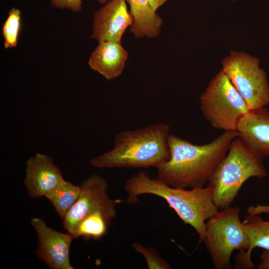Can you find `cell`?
I'll return each mask as SVG.
<instances>
[{
	"instance_id": "obj_22",
	"label": "cell",
	"mask_w": 269,
	"mask_h": 269,
	"mask_svg": "<svg viewBox=\"0 0 269 269\" xmlns=\"http://www.w3.org/2000/svg\"><path fill=\"white\" fill-rule=\"evenodd\" d=\"M151 8L155 11L167 0H148Z\"/></svg>"
},
{
	"instance_id": "obj_12",
	"label": "cell",
	"mask_w": 269,
	"mask_h": 269,
	"mask_svg": "<svg viewBox=\"0 0 269 269\" xmlns=\"http://www.w3.org/2000/svg\"><path fill=\"white\" fill-rule=\"evenodd\" d=\"M237 131L264 157L269 156V111L266 107L250 110L239 122Z\"/></svg>"
},
{
	"instance_id": "obj_7",
	"label": "cell",
	"mask_w": 269,
	"mask_h": 269,
	"mask_svg": "<svg viewBox=\"0 0 269 269\" xmlns=\"http://www.w3.org/2000/svg\"><path fill=\"white\" fill-rule=\"evenodd\" d=\"M222 70L250 110L269 105V84L259 60L247 53L232 50L222 60Z\"/></svg>"
},
{
	"instance_id": "obj_24",
	"label": "cell",
	"mask_w": 269,
	"mask_h": 269,
	"mask_svg": "<svg viewBox=\"0 0 269 269\" xmlns=\"http://www.w3.org/2000/svg\"><path fill=\"white\" fill-rule=\"evenodd\" d=\"M96 0L101 4H105L111 0Z\"/></svg>"
},
{
	"instance_id": "obj_13",
	"label": "cell",
	"mask_w": 269,
	"mask_h": 269,
	"mask_svg": "<svg viewBox=\"0 0 269 269\" xmlns=\"http://www.w3.org/2000/svg\"><path fill=\"white\" fill-rule=\"evenodd\" d=\"M128 55L121 42L101 41L91 53L88 64L106 79H114L121 74Z\"/></svg>"
},
{
	"instance_id": "obj_11",
	"label": "cell",
	"mask_w": 269,
	"mask_h": 269,
	"mask_svg": "<svg viewBox=\"0 0 269 269\" xmlns=\"http://www.w3.org/2000/svg\"><path fill=\"white\" fill-rule=\"evenodd\" d=\"M23 180L27 192L31 198L44 196L64 179L58 167L50 156L36 153L25 164Z\"/></svg>"
},
{
	"instance_id": "obj_18",
	"label": "cell",
	"mask_w": 269,
	"mask_h": 269,
	"mask_svg": "<svg viewBox=\"0 0 269 269\" xmlns=\"http://www.w3.org/2000/svg\"><path fill=\"white\" fill-rule=\"evenodd\" d=\"M21 25L20 10L14 7H11L2 26V34L5 48H11L17 46Z\"/></svg>"
},
{
	"instance_id": "obj_19",
	"label": "cell",
	"mask_w": 269,
	"mask_h": 269,
	"mask_svg": "<svg viewBox=\"0 0 269 269\" xmlns=\"http://www.w3.org/2000/svg\"><path fill=\"white\" fill-rule=\"evenodd\" d=\"M132 248L145 259L149 269H170V264L162 258L158 252L153 248L145 247L141 244L134 242Z\"/></svg>"
},
{
	"instance_id": "obj_15",
	"label": "cell",
	"mask_w": 269,
	"mask_h": 269,
	"mask_svg": "<svg viewBox=\"0 0 269 269\" xmlns=\"http://www.w3.org/2000/svg\"><path fill=\"white\" fill-rule=\"evenodd\" d=\"M130 7L133 23L130 31L135 38H157L162 23L148 0H126Z\"/></svg>"
},
{
	"instance_id": "obj_21",
	"label": "cell",
	"mask_w": 269,
	"mask_h": 269,
	"mask_svg": "<svg viewBox=\"0 0 269 269\" xmlns=\"http://www.w3.org/2000/svg\"><path fill=\"white\" fill-rule=\"evenodd\" d=\"M260 263L259 269H269V250H263L260 256Z\"/></svg>"
},
{
	"instance_id": "obj_6",
	"label": "cell",
	"mask_w": 269,
	"mask_h": 269,
	"mask_svg": "<svg viewBox=\"0 0 269 269\" xmlns=\"http://www.w3.org/2000/svg\"><path fill=\"white\" fill-rule=\"evenodd\" d=\"M199 101L202 115L211 127L224 131H237L241 119L250 111L222 69L211 80Z\"/></svg>"
},
{
	"instance_id": "obj_8",
	"label": "cell",
	"mask_w": 269,
	"mask_h": 269,
	"mask_svg": "<svg viewBox=\"0 0 269 269\" xmlns=\"http://www.w3.org/2000/svg\"><path fill=\"white\" fill-rule=\"evenodd\" d=\"M80 187L77 201L62 220L64 229L72 236L80 222L87 216L99 210L117 211V205L125 201L111 199L107 179L96 173L86 178Z\"/></svg>"
},
{
	"instance_id": "obj_1",
	"label": "cell",
	"mask_w": 269,
	"mask_h": 269,
	"mask_svg": "<svg viewBox=\"0 0 269 269\" xmlns=\"http://www.w3.org/2000/svg\"><path fill=\"white\" fill-rule=\"evenodd\" d=\"M237 131H224L209 143L194 144L170 134L169 159L157 167V178L165 184L187 189L204 187L226 156Z\"/></svg>"
},
{
	"instance_id": "obj_4",
	"label": "cell",
	"mask_w": 269,
	"mask_h": 269,
	"mask_svg": "<svg viewBox=\"0 0 269 269\" xmlns=\"http://www.w3.org/2000/svg\"><path fill=\"white\" fill-rule=\"evenodd\" d=\"M264 157L239 136L231 141L226 156L208 182L213 189L214 203L219 210L231 205L249 179L267 176Z\"/></svg>"
},
{
	"instance_id": "obj_2",
	"label": "cell",
	"mask_w": 269,
	"mask_h": 269,
	"mask_svg": "<svg viewBox=\"0 0 269 269\" xmlns=\"http://www.w3.org/2000/svg\"><path fill=\"white\" fill-rule=\"evenodd\" d=\"M124 189L126 201L130 204L137 203L138 197L143 194L163 198L184 223L195 230L200 242L205 239L206 222L219 210L213 201V189L208 185L190 189L172 187L141 171L126 181Z\"/></svg>"
},
{
	"instance_id": "obj_25",
	"label": "cell",
	"mask_w": 269,
	"mask_h": 269,
	"mask_svg": "<svg viewBox=\"0 0 269 269\" xmlns=\"http://www.w3.org/2000/svg\"><path fill=\"white\" fill-rule=\"evenodd\" d=\"M234 0V1H236V0Z\"/></svg>"
},
{
	"instance_id": "obj_20",
	"label": "cell",
	"mask_w": 269,
	"mask_h": 269,
	"mask_svg": "<svg viewBox=\"0 0 269 269\" xmlns=\"http://www.w3.org/2000/svg\"><path fill=\"white\" fill-rule=\"evenodd\" d=\"M50 2L56 8L67 9L76 13L82 10V0H50Z\"/></svg>"
},
{
	"instance_id": "obj_9",
	"label": "cell",
	"mask_w": 269,
	"mask_h": 269,
	"mask_svg": "<svg viewBox=\"0 0 269 269\" xmlns=\"http://www.w3.org/2000/svg\"><path fill=\"white\" fill-rule=\"evenodd\" d=\"M37 237V257L51 269H74L69 259L71 243L75 239L69 232L62 233L48 227L39 217L31 219Z\"/></svg>"
},
{
	"instance_id": "obj_5",
	"label": "cell",
	"mask_w": 269,
	"mask_h": 269,
	"mask_svg": "<svg viewBox=\"0 0 269 269\" xmlns=\"http://www.w3.org/2000/svg\"><path fill=\"white\" fill-rule=\"evenodd\" d=\"M240 209L229 206L219 210L205 224L203 242L215 269L232 268L231 258L233 252H246L249 241L243 221Z\"/></svg>"
},
{
	"instance_id": "obj_16",
	"label": "cell",
	"mask_w": 269,
	"mask_h": 269,
	"mask_svg": "<svg viewBox=\"0 0 269 269\" xmlns=\"http://www.w3.org/2000/svg\"><path fill=\"white\" fill-rule=\"evenodd\" d=\"M117 215V211L99 210L83 219L73 236L85 240L101 239L106 233L110 224Z\"/></svg>"
},
{
	"instance_id": "obj_17",
	"label": "cell",
	"mask_w": 269,
	"mask_h": 269,
	"mask_svg": "<svg viewBox=\"0 0 269 269\" xmlns=\"http://www.w3.org/2000/svg\"><path fill=\"white\" fill-rule=\"evenodd\" d=\"M80 191V186L75 185L64 179L45 197L51 202L62 220L77 201Z\"/></svg>"
},
{
	"instance_id": "obj_3",
	"label": "cell",
	"mask_w": 269,
	"mask_h": 269,
	"mask_svg": "<svg viewBox=\"0 0 269 269\" xmlns=\"http://www.w3.org/2000/svg\"><path fill=\"white\" fill-rule=\"evenodd\" d=\"M170 127L158 122L117 134L113 148L90 160L97 168L157 167L170 157Z\"/></svg>"
},
{
	"instance_id": "obj_10",
	"label": "cell",
	"mask_w": 269,
	"mask_h": 269,
	"mask_svg": "<svg viewBox=\"0 0 269 269\" xmlns=\"http://www.w3.org/2000/svg\"><path fill=\"white\" fill-rule=\"evenodd\" d=\"M133 23V16L128 9L126 0H111L94 14L91 37L98 42L121 43L125 31Z\"/></svg>"
},
{
	"instance_id": "obj_14",
	"label": "cell",
	"mask_w": 269,
	"mask_h": 269,
	"mask_svg": "<svg viewBox=\"0 0 269 269\" xmlns=\"http://www.w3.org/2000/svg\"><path fill=\"white\" fill-rule=\"evenodd\" d=\"M249 241V247L246 252L237 254L235 267L250 269L255 267L251 254L256 248L269 250V221L263 219L260 214H249L243 221Z\"/></svg>"
},
{
	"instance_id": "obj_23",
	"label": "cell",
	"mask_w": 269,
	"mask_h": 269,
	"mask_svg": "<svg viewBox=\"0 0 269 269\" xmlns=\"http://www.w3.org/2000/svg\"><path fill=\"white\" fill-rule=\"evenodd\" d=\"M263 210L265 213H269V206H263Z\"/></svg>"
}]
</instances>
